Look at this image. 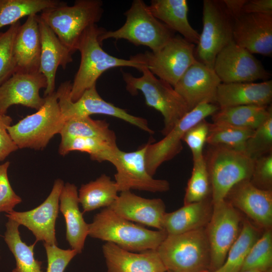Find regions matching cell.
<instances>
[{
	"label": "cell",
	"instance_id": "7bdbcfd3",
	"mask_svg": "<svg viewBox=\"0 0 272 272\" xmlns=\"http://www.w3.org/2000/svg\"><path fill=\"white\" fill-rule=\"evenodd\" d=\"M10 163L0 164V213H10L22 202L21 198L13 190L8 176Z\"/></svg>",
	"mask_w": 272,
	"mask_h": 272
},
{
	"label": "cell",
	"instance_id": "e0dca14e",
	"mask_svg": "<svg viewBox=\"0 0 272 272\" xmlns=\"http://www.w3.org/2000/svg\"><path fill=\"white\" fill-rule=\"evenodd\" d=\"M46 86V80L39 71H17L0 85V113L6 114L14 105L38 110L45 102L40 90Z\"/></svg>",
	"mask_w": 272,
	"mask_h": 272
},
{
	"label": "cell",
	"instance_id": "bcb514c9",
	"mask_svg": "<svg viewBox=\"0 0 272 272\" xmlns=\"http://www.w3.org/2000/svg\"><path fill=\"white\" fill-rule=\"evenodd\" d=\"M242 13L269 14L272 13L271 0H246Z\"/></svg>",
	"mask_w": 272,
	"mask_h": 272
},
{
	"label": "cell",
	"instance_id": "f546056e",
	"mask_svg": "<svg viewBox=\"0 0 272 272\" xmlns=\"http://www.w3.org/2000/svg\"><path fill=\"white\" fill-rule=\"evenodd\" d=\"M114 181L102 174L94 181L83 184L78 192L79 203L83 212H88L100 208L109 207L118 196Z\"/></svg>",
	"mask_w": 272,
	"mask_h": 272
},
{
	"label": "cell",
	"instance_id": "cb8c5ba5",
	"mask_svg": "<svg viewBox=\"0 0 272 272\" xmlns=\"http://www.w3.org/2000/svg\"><path fill=\"white\" fill-rule=\"evenodd\" d=\"M272 100V81L260 83H221L215 104L220 108L240 105L268 106Z\"/></svg>",
	"mask_w": 272,
	"mask_h": 272
},
{
	"label": "cell",
	"instance_id": "d590c367",
	"mask_svg": "<svg viewBox=\"0 0 272 272\" xmlns=\"http://www.w3.org/2000/svg\"><path fill=\"white\" fill-rule=\"evenodd\" d=\"M253 131L230 125L209 123L206 143L211 146H223L244 152L245 143Z\"/></svg>",
	"mask_w": 272,
	"mask_h": 272
},
{
	"label": "cell",
	"instance_id": "484cf974",
	"mask_svg": "<svg viewBox=\"0 0 272 272\" xmlns=\"http://www.w3.org/2000/svg\"><path fill=\"white\" fill-rule=\"evenodd\" d=\"M59 210L63 215L66 225V240L72 249L78 254L82 252L88 235L89 224L83 218L79 209L78 191L74 184H64L59 196Z\"/></svg>",
	"mask_w": 272,
	"mask_h": 272
},
{
	"label": "cell",
	"instance_id": "8d00e7d4",
	"mask_svg": "<svg viewBox=\"0 0 272 272\" xmlns=\"http://www.w3.org/2000/svg\"><path fill=\"white\" fill-rule=\"evenodd\" d=\"M211 196V186L204 156L193 161L191 175L184 197V205L203 200Z\"/></svg>",
	"mask_w": 272,
	"mask_h": 272
},
{
	"label": "cell",
	"instance_id": "816d5d0a",
	"mask_svg": "<svg viewBox=\"0 0 272 272\" xmlns=\"http://www.w3.org/2000/svg\"><path fill=\"white\" fill-rule=\"evenodd\" d=\"M167 272H170V271H167Z\"/></svg>",
	"mask_w": 272,
	"mask_h": 272
},
{
	"label": "cell",
	"instance_id": "c3c4849f",
	"mask_svg": "<svg viewBox=\"0 0 272 272\" xmlns=\"http://www.w3.org/2000/svg\"><path fill=\"white\" fill-rule=\"evenodd\" d=\"M242 272H260V271H256V270H246V271H244Z\"/></svg>",
	"mask_w": 272,
	"mask_h": 272
},
{
	"label": "cell",
	"instance_id": "4316f807",
	"mask_svg": "<svg viewBox=\"0 0 272 272\" xmlns=\"http://www.w3.org/2000/svg\"><path fill=\"white\" fill-rule=\"evenodd\" d=\"M213 207L211 196L200 201L184 205L174 212L166 213L163 230L167 235H176L205 228L211 218Z\"/></svg>",
	"mask_w": 272,
	"mask_h": 272
},
{
	"label": "cell",
	"instance_id": "b9f144b4",
	"mask_svg": "<svg viewBox=\"0 0 272 272\" xmlns=\"http://www.w3.org/2000/svg\"><path fill=\"white\" fill-rule=\"evenodd\" d=\"M250 182L264 190H272V153L254 159Z\"/></svg>",
	"mask_w": 272,
	"mask_h": 272
},
{
	"label": "cell",
	"instance_id": "8992f818",
	"mask_svg": "<svg viewBox=\"0 0 272 272\" xmlns=\"http://www.w3.org/2000/svg\"><path fill=\"white\" fill-rule=\"evenodd\" d=\"M209 173L213 203L221 201L237 183L250 180L254 160L244 152L210 146L204 156Z\"/></svg>",
	"mask_w": 272,
	"mask_h": 272
},
{
	"label": "cell",
	"instance_id": "7c38bea8",
	"mask_svg": "<svg viewBox=\"0 0 272 272\" xmlns=\"http://www.w3.org/2000/svg\"><path fill=\"white\" fill-rule=\"evenodd\" d=\"M241 222L238 210L226 200L213 203L211 218L205 228L210 247V271H215L225 262L240 233Z\"/></svg>",
	"mask_w": 272,
	"mask_h": 272
},
{
	"label": "cell",
	"instance_id": "d4e9b609",
	"mask_svg": "<svg viewBox=\"0 0 272 272\" xmlns=\"http://www.w3.org/2000/svg\"><path fill=\"white\" fill-rule=\"evenodd\" d=\"M14 52L17 71H39L41 38L38 15L29 16L20 26L15 37Z\"/></svg>",
	"mask_w": 272,
	"mask_h": 272
},
{
	"label": "cell",
	"instance_id": "ba28073f",
	"mask_svg": "<svg viewBox=\"0 0 272 272\" xmlns=\"http://www.w3.org/2000/svg\"><path fill=\"white\" fill-rule=\"evenodd\" d=\"M44 98V104L35 113L8 127V131L18 149H42L54 135L60 133L65 121L56 92Z\"/></svg>",
	"mask_w": 272,
	"mask_h": 272
},
{
	"label": "cell",
	"instance_id": "9a60e30c",
	"mask_svg": "<svg viewBox=\"0 0 272 272\" xmlns=\"http://www.w3.org/2000/svg\"><path fill=\"white\" fill-rule=\"evenodd\" d=\"M214 70L223 83L267 81L271 76L253 54L233 40L218 54Z\"/></svg>",
	"mask_w": 272,
	"mask_h": 272
},
{
	"label": "cell",
	"instance_id": "6da1fadb",
	"mask_svg": "<svg viewBox=\"0 0 272 272\" xmlns=\"http://www.w3.org/2000/svg\"><path fill=\"white\" fill-rule=\"evenodd\" d=\"M105 30L97 24L88 27L81 36L77 46L81 54L79 69L70 92L72 101L77 100L88 89L96 85L99 77L108 70L117 67H132L141 72L144 65L131 57L128 59L110 55L102 48L99 37Z\"/></svg>",
	"mask_w": 272,
	"mask_h": 272
},
{
	"label": "cell",
	"instance_id": "5bb4252c",
	"mask_svg": "<svg viewBox=\"0 0 272 272\" xmlns=\"http://www.w3.org/2000/svg\"><path fill=\"white\" fill-rule=\"evenodd\" d=\"M148 143L130 152L117 150L111 163L116 168L115 182L118 192L137 189L151 192H163L170 189L168 181L156 179L147 170L145 155Z\"/></svg>",
	"mask_w": 272,
	"mask_h": 272
},
{
	"label": "cell",
	"instance_id": "7402d4cb",
	"mask_svg": "<svg viewBox=\"0 0 272 272\" xmlns=\"http://www.w3.org/2000/svg\"><path fill=\"white\" fill-rule=\"evenodd\" d=\"M41 38L39 72L46 80L44 97L55 92V77L58 67L65 69L73 61L72 52L58 38L38 15Z\"/></svg>",
	"mask_w": 272,
	"mask_h": 272
},
{
	"label": "cell",
	"instance_id": "4fadbf2b",
	"mask_svg": "<svg viewBox=\"0 0 272 272\" xmlns=\"http://www.w3.org/2000/svg\"><path fill=\"white\" fill-rule=\"evenodd\" d=\"M220 108L214 103H203L189 111L161 140L149 142L145 155L146 167L153 176L159 166L178 155L182 149L183 135L192 126L216 113Z\"/></svg>",
	"mask_w": 272,
	"mask_h": 272
},
{
	"label": "cell",
	"instance_id": "83f0119b",
	"mask_svg": "<svg viewBox=\"0 0 272 272\" xmlns=\"http://www.w3.org/2000/svg\"><path fill=\"white\" fill-rule=\"evenodd\" d=\"M148 7L153 15L169 29L189 42L198 43L200 34L188 21L186 0H152Z\"/></svg>",
	"mask_w": 272,
	"mask_h": 272
},
{
	"label": "cell",
	"instance_id": "681fc988",
	"mask_svg": "<svg viewBox=\"0 0 272 272\" xmlns=\"http://www.w3.org/2000/svg\"><path fill=\"white\" fill-rule=\"evenodd\" d=\"M264 272H272V267L269 268L268 269L266 270L265 271H264Z\"/></svg>",
	"mask_w": 272,
	"mask_h": 272
},
{
	"label": "cell",
	"instance_id": "ee69618b",
	"mask_svg": "<svg viewBox=\"0 0 272 272\" xmlns=\"http://www.w3.org/2000/svg\"><path fill=\"white\" fill-rule=\"evenodd\" d=\"M44 246L47 259L46 272H64L69 263L78 254L74 249H61L56 245L44 243Z\"/></svg>",
	"mask_w": 272,
	"mask_h": 272
},
{
	"label": "cell",
	"instance_id": "7a4b0ae2",
	"mask_svg": "<svg viewBox=\"0 0 272 272\" xmlns=\"http://www.w3.org/2000/svg\"><path fill=\"white\" fill-rule=\"evenodd\" d=\"M88 235L112 243L131 252L156 250L167 236L164 230H151L104 208L89 224Z\"/></svg>",
	"mask_w": 272,
	"mask_h": 272
},
{
	"label": "cell",
	"instance_id": "836d02e7",
	"mask_svg": "<svg viewBox=\"0 0 272 272\" xmlns=\"http://www.w3.org/2000/svg\"><path fill=\"white\" fill-rule=\"evenodd\" d=\"M61 139L90 138L116 142L114 132L104 120H94L90 116L69 119L64 121L59 133Z\"/></svg>",
	"mask_w": 272,
	"mask_h": 272
},
{
	"label": "cell",
	"instance_id": "2e32d148",
	"mask_svg": "<svg viewBox=\"0 0 272 272\" xmlns=\"http://www.w3.org/2000/svg\"><path fill=\"white\" fill-rule=\"evenodd\" d=\"M64 184L62 180L56 179L50 194L39 206L26 212L13 210L6 216L31 231L35 237V242L42 241L48 244L57 245L55 222L59 210V196Z\"/></svg>",
	"mask_w": 272,
	"mask_h": 272
},
{
	"label": "cell",
	"instance_id": "ab89813d",
	"mask_svg": "<svg viewBox=\"0 0 272 272\" xmlns=\"http://www.w3.org/2000/svg\"><path fill=\"white\" fill-rule=\"evenodd\" d=\"M244 152L253 160L272 153V114L254 130Z\"/></svg>",
	"mask_w": 272,
	"mask_h": 272
},
{
	"label": "cell",
	"instance_id": "8fae6325",
	"mask_svg": "<svg viewBox=\"0 0 272 272\" xmlns=\"http://www.w3.org/2000/svg\"><path fill=\"white\" fill-rule=\"evenodd\" d=\"M72 83H62L56 91L64 121L71 118L99 114L113 116L128 122L151 134L154 133L146 119L132 115L125 110L104 100L99 94L96 85L86 90L76 101L70 96Z\"/></svg>",
	"mask_w": 272,
	"mask_h": 272
},
{
	"label": "cell",
	"instance_id": "e575fe53",
	"mask_svg": "<svg viewBox=\"0 0 272 272\" xmlns=\"http://www.w3.org/2000/svg\"><path fill=\"white\" fill-rule=\"evenodd\" d=\"M258 238V230L249 222L244 221L225 262L214 272H241L245 258Z\"/></svg>",
	"mask_w": 272,
	"mask_h": 272
},
{
	"label": "cell",
	"instance_id": "1f68e13d",
	"mask_svg": "<svg viewBox=\"0 0 272 272\" xmlns=\"http://www.w3.org/2000/svg\"><path fill=\"white\" fill-rule=\"evenodd\" d=\"M118 149L116 142L77 137L61 139L58 152L64 156L70 152L79 151L89 154L92 160L110 162Z\"/></svg>",
	"mask_w": 272,
	"mask_h": 272
},
{
	"label": "cell",
	"instance_id": "74e56055",
	"mask_svg": "<svg viewBox=\"0 0 272 272\" xmlns=\"http://www.w3.org/2000/svg\"><path fill=\"white\" fill-rule=\"evenodd\" d=\"M272 267L271 229L264 232L251 247L243 262L241 272L256 270L264 272Z\"/></svg>",
	"mask_w": 272,
	"mask_h": 272
},
{
	"label": "cell",
	"instance_id": "44dd1931",
	"mask_svg": "<svg viewBox=\"0 0 272 272\" xmlns=\"http://www.w3.org/2000/svg\"><path fill=\"white\" fill-rule=\"evenodd\" d=\"M108 208L130 222L163 230L166 212L165 203L161 198H145L130 190L122 191Z\"/></svg>",
	"mask_w": 272,
	"mask_h": 272
},
{
	"label": "cell",
	"instance_id": "603a6c76",
	"mask_svg": "<svg viewBox=\"0 0 272 272\" xmlns=\"http://www.w3.org/2000/svg\"><path fill=\"white\" fill-rule=\"evenodd\" d=\"M102 251L107 272H167L156 250L134 253L106 242Z\"/></svg>",
	"mask_w": 272,
	"mask_h": 272
},
{
	"label": "cell",
	"instance_id": "d6986e66",
	"mask_svg": "<svg viewBox=\"0 0 272 272\" xmlns=\"http://www.w3.org/2000/svg\"><path fill=\"white\" fill-rule=\"evenodd\" d=\"M221 83L213 68L196 60L173 88L190 111L203 103L215 104L217 89Z\"/></svg>",
	"mask_w": 272,
	"mask_h": 272
},
{
	"label": "cell",
	"instance_id": "5b68a950",
	"mask_svg": "<svg viewBox=\"0 0 272 272\" xmlns=\"http://www.w3.org/2000/svg\"><path fill=\"white\" fill-rule=\"evenodd\" d=\"M140 77L122 73L127 91L136 95L140 91L144 95L146 104L160 112L164 119L161 131L165 136L189 111L182 97L173 87L157 78L147 67H143Z\"/></svg>",
	"mask_w": 272,
	"mask_h": 272
},
{
	"label": "cell",
	"instance_id": "3957f363",
	"mask_svg": "<svg viewBox=\"0 0 272 272\" xmlns=\"http://www.w3.org/2000/svg\"><path fill=\"white\" fill-rule=\"evenodd\" d=\"M102 7L100 0H77L72 6L63 2L43 11L39 16L73 53L84 31L101 20Z\"/></svg>",
	"mask_w": 272,
	"mask_h": 272
},
{
	"label": "cell",
	"instance_id": "f907efd6",
	"mask_svg": "<svg viewBox=\"0 0 272 272\" xmlns=\"http://www.w3.org/2000/svg\"><path fill=\"white\" fill-rule=\"evenodd\" d=\"M203 272H211V271H210L209 270H206V271H203Z\"/></svg>",
	"mask_w": 272,
	"mask_h": 272
},
{
	"label": "cell",
	"instance_id": "277c9868",
	"mask_svg": "<svg viewBox=\"0 0 272 272\" xmlns=\"http://www.w3.org/2000/svg\"><path fill=\"white\" fill-rule=\"evenodd\" d=\"M156 250L167 271L203 272L209 270L210 247L205 228L167 235Z\"/></svg>",
	"mask_w": 272,
	"mask_h": 272
},
{
	"label": "cell",
	"instance_id": "f1b7e54d",
	"mask_svg": "<svg viewBox=\"0 0 272 272\" xmlns=\"http://www.w3.org/2000/svg\"><path fill=\"white\" fill-rule=\"evenodd\" d=\"M271 114V105H240L220 108L212 119L213 123L255 130Z\"/></svg>",
	"mask_w": 272,
	"mask_h": 272
},
{
	"label": "cell",
	"instance_id": "ffe728a7",
	"mask_svg": "<svg viewBox=\"0 0 272 272\" xmlns=\"http://www.w3.org/2000/svg\"><path fill=\"white\" fill-rule=\"evenodd\" d=\"M225 200L238 209L265 230L272 225V190L255 186L250 180L235 184L228 192Z\"/></svg>",
	"mask_w": 272,
	"mask_h": 272
},
{
	"label": "cell",
	"instance_id": "9c48e42d",
	"mask_svg": "<svg viewBox=\"0 0 272 272\" xmlns=\"http://www.w3.org/2000/svg\"><path fill=\"white\" fill-rule=\"evenodd\" d=\"M233 21L222 1H203V28L195 48L197 61L214 69L218 54L233 40Z\"/></svg>",
	"mask_w": 272,
	"mask_h": 272
},
{
	"label": "cell",
	"instance_id": "7dc6e473",
	"mask_svg": "<svg viewBox=\"0 0 272 272\" xmlns=\"http://www.w3.org/2000/svg\"><path fill=\"white\" fill-rule=\"evenodd\" d=\"M227 11L233 20L242 14V10L246 0H222Z\"/></svg>",
	"mask_w": 272,
	"mask_h": 272
},
{
	"label": "cell",
	"instance_id": "d6a6232c",
	"mask_svg": "<svg viewBox=\"0 0 272 272\" xmlns=\"http://www.w3.org/2000/svg\"><path fill=\"white\" fill-rule=\"evenodd\" d=\"M58 0H0V29L25 17L61 5Z\"/></svg>",
	"mask_w": 272,
	"mask_h": 272
},
{
	"label": "cell",
	"instance_id": "ac0fdd59",
	"mask_svg": "<svg viewBox=\"0 0 272 272\" xmlns=\"http://www.w3.org/2000/svg\"><path fill=\"white\" fill-rule=\"evenodd\" d=\"M233 40L252 54H272V13H242L234 20Z\"/></svg>",
	"mask_w": 272,
	"mask_h": 272
},
{
	"label": "cell",
	"instance_id": "52a82bcc",
	"mask_svg": "<svg viewBox=\"0 0 272 272\" xmlns=\"http://www.w3.org/2000/svg\"><path fill=\"white\" fill-rule=\"evenodd\" d=\"M124 15L125 23L114 31L106 30L99 37L101 42L109 38L125 39L135 46L144 45L155 52L174 35V32L155 18L142 0H134Z\"/></svg>",
	"mask_w": 272,
	"mask_h": 272
},
{
	"label": "cell",
	"instance_id": "60d3db41",
	"mask_svg": "<svg viewBox=\"0 0 272 272\" xmlns=\"http://www.w3.org/2000/svg\"><path fill=\"white\" fill-rule=\"evenodd\" d=\"M209 129V122L203 119L188 129L183 136L184 142L190 149L193 161L203 156V148L207 142Z\"/></svg>",
	"mask_w": 272,
	"mask_h": 272
},
{
	"label": "cell",
	"instance_id": "f35d334b",
	"mask_svg": "<svg viewBox=\"0 0 272 272\" xmlns=\"http://www.w3.org/2000/svg\"><path fill=\"white\" fill-rule=\"evenodd\" d=\"M21 25L18 21L10 26L6 31L0 32V85L18 70L14 44Z\"/></svg>",
	"mask_w": 272,
	"mask_h": 272
},
{
	"label": "cell",
	"instance_id": "4dcf8cb0",
	"mask_svg": "<svg viewBox=\"0 0 272 272\" xmlns=\"http://www.w3.org/2000/svg\"><path fill=\"white\" fill-rule=\"evenodd\" d=\"M20 225L8 219L6 224L4 239L16 260V267L12 272H43L42 262L34 257V248L36 242L28 245L21 238Z\"/></svg>",
	"mask_w": 272,
	"mask_h": 272
},
{
	"label": "cell",
	"instance_id": "f6af8a7d",
	"mask_svg": "<svg viewBox=\"0 0 272 272\" xmlns=\"http://www.w3.org/2000/svg\"><path fill=\"white\" fill-rule=\"evenodd\" d=\"M12 122L11 116L0 113V162L18 149L8 131Z\"/></svg>",
	"mask_w": 272,
	"mask_h": 272
},
{
	"label": "cell",
	"instance_id": "30bf717a",
	"mask_svg": "<svg viewBox=\"0 0 272 272\" xmlns=\"http://www.w3.org/2000/svg\"><path fill=\"white\" fill-rule=\"evenodd\" d=\"M195 48V44L178 35L157 51H146L131 57L142 62L159 79L174 87L196 61Z\"/></svg>",
	"mask_w": 272,
	"mask_h": 272
}]
</instances>
